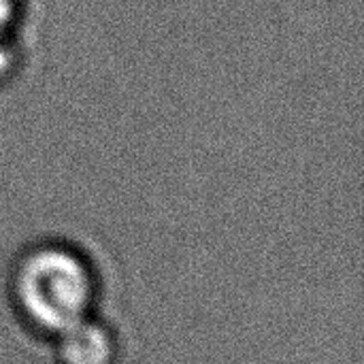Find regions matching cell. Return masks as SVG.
<instances>
[{
    "instance_id": "4",
    "label": "cell",
    "mask_w": 364,
    "mask_h": 364,
    "mask_svg": "<svg viewBox=\"0 0 364 364\" xmlns=\"http://www.w3.org/2000/svg\"><path fill=\"white\" fill-rule=\"evenodd\" d=\"M15 66V49L6 43V38H0V77L9 75Z\"/></svg>"
},
{
    "instance_id": "2",
    "label": "cell",
    "mask_w": 364,
    "mask_h": 364,
    "mask_svg": "<svg viewBox=\"0 0 364 364\" xmlns=\"http://www.w3.org/2000/svg\"><path fill=\"white\" fill-rule=\"evenodd\" d=\"M58 339L60 364H113L115 341L98 324L83 320L62 333Z\"/></svg>"
},
{
    "instance_id": "3",
    "label": "cell",
    "mask_w": 364,
    "mask_h": 364,
    "mask_svg": "<svg viewBox=\"0 0 364 364\" xmlns=\"http://www.w3.org/2000/svg\"><path fill=\"white\" fill-rule=\"evenodd\" d=\"M19 0H0V38H6L19 17Z\"/></svg>"
},
{
    "instance_id": "1",
    "label": "cell",
    "mask_w": 364,
    "mask_h": 364,
    "mask_svg": "<svg viewBox=\"0 0 364 364\" xmlns=\"http://www.w3.org/2000/svg\"><path fill=\"white\" fill-rule=\"evenodd\" d=\"M11 294L30 328L60 337L87 320L94 301V279L77 252L64 245H38L19 260Z\"/></svg>"
}]
</instances>
